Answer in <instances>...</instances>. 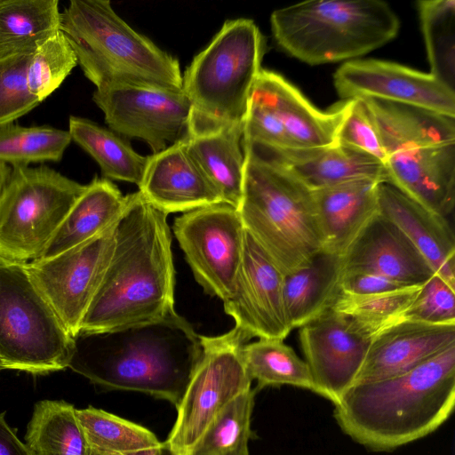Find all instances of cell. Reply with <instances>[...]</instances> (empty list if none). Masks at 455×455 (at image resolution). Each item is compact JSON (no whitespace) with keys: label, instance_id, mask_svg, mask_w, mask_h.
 Returning a JSON list of instances; mask_svg holds the SVG:
<instances>
[{"label":"cell","instance_id":"cell-1","mask_svg":"<svg viewBox=\"0 0 455 455\" xmlns=\"http://www.w3.org/2000/svg\"><path fill=\"white\" fill-rule=\"evenodd\" d=\"M203 353L200 335L173 311L108 331H79L68 368L107 389L179 406Z\"/></svg>","mask_w":455,"mask_h":455},{"label":"cell","instance_id":"cell-2","mask_svg":"<svg viewBox=\"0 0 455 455\" xmlns=\"http://www.w3.org/2000/svg\"><path fill=\"white\" fill-rule=\"evenodd\" d=\"M171 245L167 214L139 191L129 194L110 261L79 331H108L175 311Z\"/></svg>","mask_w":455,"mask_h":455},{"label":"cell","instance_id":"cell-3","mask_svg":"<svg viewBox=\"0 0 455 455\" xmlns=\"http://www.w3.org/2000/svg\"><path fill=\"white\" fill-rule=\"evenodd\" d=\"M454 404L455 344L401 375L351 386L333 414L357 443L391 451L435 431Z\"/></svg>","mask_w":455,"mask_h":455},{"label":"cell","instance_id":"cell-4","mask_svg":"<svg viewBox=\"0 0 455 455\" xmlns=\"http://www.w3.org/2000/svg\"><path fill=\"white\" fill-rule=\"evenodd\" d=\"M60 30L96 89L182 91L179 60L130 27L108 0H71L60 12Z\"/></svg>","mask_w":455,"mask_h":455},{"label":"cell","instance_id":"cell-5","mask_svg":"<svg viewBox=\"0 0 455 455\" xmlns=\"http://www.w3.org/2000/svg\"><path fill=\"white\" fill-rule=\"evenodd\" d=\"M243 149V187L237 209L243 225L283 275H289L324 248L314 192L283 165L248 146Z\"/></svg>","mask_w":455,"mask_h":455},{"label":"cell","instance_id":"cell-6","mask_svg":"<svg viewBox=\"0 0 455 455\" xmlns=\"http://www.w3.org/2000/svg\"><path fill=\"white\" fill-rule=\"evenodd\" d=\"M264 52V37L252 20L225 21L182 75L190 103L187 136L243 127Z\"/></svg>","mask_w":455,"mask_h":455},{"label":"cell","instance_id":"cell-7","mask_svg":"<svg viewBox=\"0 0 455 455\" xmlns=\"http://www.w3.org/2000/svg\"><path fill=\"white\" fill-rule=\"evenodd\" d=\"M270 23L279 47L310 65L364 55L400 28L395 12L379 0L304 2L275 11Z\"/></svg>","mask_w":455,"mask_h":455},{"label":"cell","instance_id":"cell-8","mask_svg":"<svg viewBox=\"0 0 455 455\" xmlns=\"http://www.w3.org/2000/svg\"><path fill=\"white\" fill-rule=\"evenodd\" d=\"M74 338L29 278L23 264L0 259L2 369L48 374L68 368Z\"/></svg>","mask_w":455,"mask_h":455},{"label":"cell","instance_id":"cell-9","mask_svg":"<svg viewBox=\"0 0 455 455\" xmlns=\"http://www.w3.org/2000/svg\"><path fill=\"white\" fill-rule=\"evenodd\" d=\"M85 188L47 165L12 167L0 198V259H39Z\"/></svg>","mask_w":455,"mask_h":455},{"label":"cell","instance_id":"cell-10","mask_svg":"<svg viewBox=\"0 0 455 455\" xmlns=\"http://www.w3.org/2000/svg\"><path fill=\"white\" fill-rule=\"evenodd\" d=\"M203 353L164 444L176 455H191L218 415L251 389L243 359L247 340L235 328L218 336H201Z\"/></svg>","mask_w":455,"mask_h":455},{"label":"cell","instance_id":"cell-11","mask_svg":"<svg viewBox=\"0 0 455 455\" xmlns=\"http://www.w3.org/2000/svg\"><path fill=\"white\" fill-rule=\"evenodd\" d=\"M173 231L196 282L207 294L227 299L243 251L238 210L226 203L195 209L174 220Z\"/></svg>","mask_w":455,"mask_h":455},{"label":"cell","instance_id":"cell-12","mask_svg":"<svg viewBox=\"0 0 455 455\" xmlns=\"http://www.w3.org/2000/svg\"><path fill=\"white\" fill-rule=\"evenodd\" d=\"M116 221L54 257L23 264L29 278L74 338L110 261Z\"/></svg>","mask_w":455,"mask_h":455},{"label":"cell","instance_id":"cell-13","mask_svg":"<svg viewBox=\"0 0 455 455\" xmlns=\"http://www.w3.org/2000/svg\"><path fill=\"white\" fill-rule=\"evenodd\" d=\"M92 100L104 113L111 131L144 140L153 154L187 133L190 103L183 91L106 87L96 89Z\"/></svg>","mask_w":455,"mask_h":455},{"label":"cell","instance_id":"cell-14","mask_svg":"<svg viewBox=\"0 0 455 455\" xmlns=\"http://www.w3.org/2000/svg\"><path fill=\"white\" fill-rule=\"evenodd\" d=\"M283 275L245 230L243 257L232 294L224 310L235 320L234 328L248 341L283 339L292 330L286 316Z\"/></svg>","mask_w":455,"mask_h":455},{"label":"cell","instance_id":"cell-15","mask_svg":"<svg viewBox=\"0 0 455 455\" xmlns=\"http://www.w3.org/2000/svg\"><path fill=\"white\" fill-rule=\"evenodd\" d=\"M340 98H373L455 117V91L431 74L379 60H354L333 76Z\"/></svg>","mask_w":455,"mask_h":455},{"label":"cell","instance_id":"cell-16","mask_svg":"<svg viewBox=\"0 0 455 455\" xmlns=\"http://www.w3.org/2000/svg\"><path fill=\"white\" fill-rule=\"evenodd\" d=\"M299 328L305 362L319 394L336 404L353 386L371 339L331 307Z\"/></svg>","mask_w":455,"mask_h":455},{"label":"cell","instance_id":"cell-17","mask_svg":"<svg viewBox=\"0 0 455 455\" xmlns=\"http://www.w3.org/2000/svg\"><path fill=\"white\" fill-rule=\"evenodd\" d=\"M341 276L371 274L404 286L423 285L435 273L402 230L379 212L340 256Z\"/></svg>","mask_w":455,"mask_h":455},{"label":"cell","instance_id":"cell-18","mask_svg":"<svg viewBox=\"0 0 455 455\" xmlns=\"http://www.w3.org/2000/svg\"><path fill=\"white\" fill-rule=\"evenodd\" d=\"M139 192L163 212H187L224 203L188 150L186 135L148 156Z\"/></svg>","mask_w":455,"mask_h":455},{"label":"cell","instance_id":"cell-19","mask_svg":"<svg viewBox=\"0 0 455 455\" xmlns=\"http://www.w3.org/2000/svg\"><path fill=\"white\" fill-rule=\"evenodd\" d=\"M388 183L446 218L455 204V141L403 149L389 155Z\"/></svg>","mask_w":455,"mask_h":455},{"label":"cell","instance_id":"cell-20","mask_svg":"<svg viewBox=\"0 0 455 455\" xmlns=\"http://www.w3.org/2000/svg\"><path fill=\"white\" fill-rule=\"evenodd\" d=\"M455 344V324L402 320L371 341L354 384L401 375Z\"/></svg>","mask_w":455,"mask_h":455},{"label":"cell","instance_id":"cell-21","mask_svg":"<svg viewBox=\"0 0 455 455\" xmlns=\"http://www.w3.org/2000/svg\"><path fill=\"white\" fill-rule=\"evenodd\" d=\"M251 97L264 105L283 124L297 148L336 145L338 128L348 108V100L328 112L312 106L282 76L261 69Z\"/></svg>","mask_w":455,"mask_h":455},{"label":"cell","instance_id":"cell-22","mask_svg":"<svg viewBox=\"0 0 455 455\" xmlns=\"http://www.w3.org/2000/svg\"><path fill=\"white\" fill-rule=\"evenodd\" d=\"M379 212L396 225L430 265L455 288V238L448 220L424 208L389 183L378 187Z\"/></svg>","mask_w":455,"mask_h":455},{"label":"cell","instance_id":"cell-23","mask_svg":"<svg viewBox=\"0 0 455 455\" xmlns=\"http://www.w3.org/2000/svg\"><path fill=\"white\" fill-rule=\"evenodd\" d=\"M243 145L283 165L312 190L361 179L389 181L383 163L339 144L314 148H271Z\"/></svg>","mask_w":455,"mask_h":455},{"label":"cell","instance_id":"cell-24","mask_svg":"<svg viewBox=\"0 0 455 455\" xmlns=\"http://www.w3.org/2000/svg\"><path fill=\"white\" fill-rule=\"evenodd\" d=\"M379 183L361 179L313 190L324 251L341 256L379 213Z\"/></svg>","mask_w":455,"mask_h":455},{"label":"cell","instance_id":"cell-25","mask_svg":"<svg viewBox=\"0 0 455 455\" xmlns=\"http://www.w3.org/2000/svg\"><path fill=\"white\" fill-rule=\"evenodd\" d=\"M362 99L387 157L410 148L455 141V117L412 105Z\"/></svg>","mask_w":455,"mask_h":455},{"label":"cell","instance_id":"cell-26","mask_svg":"<svg viewBox=\"0 0 455 455\" xmlns=\"http://www.w3.org/2000/svg\"><path fill=\"white\" fill-rule=\"evenodd\" d=\"M128 204V195L105 178L86 185L37 259L54 257L95 236L117 221ZM36 259V260H37Z\"/></svg>","mask_w":455,"mask_h":455},{"label":"cell","instance_id":"cell-27","mask_svg":"<svg viewBox=\"0 0 455 455\" xmlns=\"http://www.w3.org/2000/svg\"><path fill=\"white\" fill-rule=\"evenodd\" d=\"M340 256L324 250L307 266L283 275V302L291 327H300L330 308L340 292Z\"/></svg>","mask_w":455,"mask_h":455},{"label":"cell","instance_id":"cell-28","mask_svg":"<svg viewBox=\"0 0 455 455\" xmlns=\"http://www.w3.org/2000/svg\"><path fill=\"white\" fill-rule=\"evenodd\" d=\"M243 127L187 137L188 150L222 201L238 209L243 187Z\"/></svg>","mask_w":455,"mask_h":455},{"label":"cell","instance_id":"cell-29","mask_svg":"<svg viewBox=\"0 0 455 455\" xmlns=\"http://www.w3.org/2000/svg\"><path fill=\"white\" fill-rule=\"evenodd\" d=\"M60 23L58 0H0V60L33 54Z\"/></svg>","mask_w":455,"mask_h":455},{"label":"cell","instance_id":"cell-30","mask_svg":"<svg viewBox=\"0 0 455 455\" xmlns=\"http://www.w3.org/2000/svg\"><path fill=\"white\" fill-rule=\"evenodd\" d=\"M76 411L65 401L37 402L25 435L31 455H89L91 448Z\"/></svg>","mask_w":455,"mask_h":455},{"label":"cell","instance_id":"cell-31","mask_svg":"<svg viewBox=\"0 0 455 455\" xmlns=\"http://www.w3.org/2000/svg\"><path fill=\"white\" fill-rule=\"evenodd\" d=\"M68 131L72 140L98 163L105 179L140 185L148 156L138 154L118 134L75 116L69 117Z\"/></svg>","mask_w":455,"mask_h":455},{"label":"cell","instance_id":"cell-32","mask_svg":"<svg viewBox=\"0 0 455 455\" xmlns=\"http://www.w3.org/2000/svg\"><path fill=\"white\" fill-rule=\"evenodd\" d=\"M248 375L256 379L257 388L294 386L319 394L309 368L283 339H259L242 350Z\"/></svg>","mask_w":455,"mask_h":455},{"label":"cell","instance_id":"cell-33","mask_svg":"<svg viewBox=\"0 0 455 455\" xmlns=\"http://www.w3.org/2000/svg\"><path fill=\"white\" fill-rule=\"evenodd\" d=\"M90 448L105 455H151L161 445L146 427L92 406L76 411Z\"/></svg>","mask_w":455,"mask_h":455},{"label":"cell","instance_id":"cell-34","mask_svg":"<svg viewBox=\"0 0 455 455\" xmlns=\"http://www.w3.org/2000/svg\"><path fill=\"white\" fill-rule=\"evenodd\" d=\"M421 286L368 295L340 291L331 308L346 315L359 332L372 339L381 331L402 321Z\"/></svg>","mask_w":455,"mask_h":455},{"label":"cell","instance_id":"cell-35","mask_svg":"<svg viewBox=\"0 0 455 455\" xmlns=\"http://www.w3.org/2000/svg\"><path fill=\"white\" fill-rule=\"evenodd\" d=\"M431 75L455 91V1L418 2Z\"/></svg>","mask_w":455,"mask_h":455},{"label":"cell","instance_id":"cell-36","mask_svg":"<svg viewBox=\"0 0 455 455\" xmlns=\"http://www.w3.org/2000/svg\"><path fill=\"white\" fill-rule=\"evenodd\" d=\"M71 141L66 130L8 124L0 126V161L12 167L60 162Z\"/></svg>","mask_w":455,"mask_h":455},{"label":"cell","instance_id":"cell-37","mask_svg":"<svg viewBox=\"0 0 455 455\" xmlns=\"http://www.w3.org/2000/svg\"><path fill=\"white\" fill-rule=\"evenodd\" d=\"M255 390L236 396L218 415L191 455H249Z\"/></svg>","mask_w":455,"mask_h":455},{"label":"cell","instance_id":"cell-38","mask_svg":"<svg viewBox=\"0 0 455 455\" xmlns=\"http://www.w3.org/2000/svg\"><path fill=\"white\" fill-rule=\"evenodd\" d=\"M76 65L72 47L64 34L58 31L30 57L27 70L30 92L42 102L60 86Z\"/></svg>","mask_w":455,"mask_h":455},{"label":"cell","instance_id":"cell-39","mask_svg":"<svg viewBox=\"0 0 455 455\" xmlns=\"http://www.w3.org/2000/svg\"><path fill=\"white\" fill-rule=\"evenodd\" d=\"M31 55L0 60V126L13 123L41 103L28 85Z\"/></svg>","mask_w":455,"mask_h":455},{"label":"cell","instance_id":"cell-40","mask_svg":"<svg viewBox=\"0 0 455 455\" xmlns=\"http://www.w3.org/2000/svg\"><path fill=\"white\" fill-rule=\"evenodd\" d=\"M336 143L367 154L385 164L386 153L362 98L348 100V108L338 128Z\"/></svg>","mask_w":455,"mask_h":455},{"label":"cell","instance_id":"cell-41","mask_svg":"<svg viewBox=\"0 0 455 455\" xmlns=\"http://www.w3.org/2000/svg\"><path fill=\"white\" fill-rule=\"evenodd\" d=\"M402 320L428 324H455V295L442 277L434 274L403 315Z\"/></svg>","mask_w":455,"mask_h":455},{"label":"cell","instance_id":"cell-42","mask_svg":"<svg viewBox=\"0 0 455 455\" xmlns=\"http://www.w3.org/2000/svg\"><path fill=\"white\" fill-rule=\"evenodd\" d=\"M405 287L408 286L371 274L342 275L339 283L340 291L355 295L381 293Z\"/></svg>","mask_w":455,"mask_h":455},{"label":"cell","instance_id":"cell-43","mask_svg":"<svg viewBox=\"0 0 455 455\" xmlns=\"http://www.w3.org/2000/svg\"><path fill=\"white\" fill-rule=\"evenodd\" d=\"M0 455H31L25 443L5 420V413H0Z\"/></svg>","mask_w":455,"mask_h":455},{"label":"cell","instance_id":"cell-44","mask_svg":"<svg viewBox=\"0 0 455 455\" xmlns=\"http://www.w3.org/2000/svg\"><path fill=\"white\" fill-rule=\"evenodd\" d=\"M12 167L8 164L0 161V198L8 183Z\"/></svg>","mask_w":455,"mask_h":455},{"label":"cell","instance_id":"cell-45","mask_svg":"<svg viewBox=\"0 0 455 455\" xmlns=\"http://www.w3.org/2000/svg\"><path fill=\"white\" fill-rule=\"evenodd\" d=\"M89 455H105L93 450H90ZM151 455H176L174 454L165 444L162 443V445Z\"/></svg>","mask_w":455,"mask_h":455},{"label":"cell","instance_id":"cell-46","mask_svg":"<svg viewBox=\"0 0 455 455\" xmlns=\"http://www.w3.org/2000/svg\"><path fill=\"white\" fill-rule=\"evenodd\" d=\"M0 370H3L1 364H0Z\"/></svg>","mask_w":455,"mask_h":455}]
</instances>
